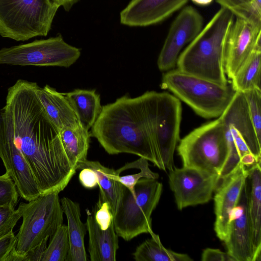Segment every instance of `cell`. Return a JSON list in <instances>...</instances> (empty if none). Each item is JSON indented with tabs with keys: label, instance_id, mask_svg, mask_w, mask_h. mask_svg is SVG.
<instances>
[{
	"label": "cell",
	"instance_id": "cell-37",
	"mask_svg": "<svg viewBox=\"0 0 261 261\" xmlns=\"http://www.w3.org/2000/svg\"><path fill=\"white\" fill-rule=\"evenodd\" d=\"M82 185L87 189H93L98 186L97 176L95 172L91 168L82 169L79 175Z\"/></svg>",
	"mask_w": 261,
	"mask_h": 261
},
{
	"label": "cell",
	"instance_id": "cell-5",
	"mask_svg": "<svg viewBox=\"0 0 261 261\" xmlns=\"http://www.w3.org/2000/svg\"><path fill=\"white\" fill-rule=\"evenodd\" d=\"M162 87L207 119L219 117L236 93L231 84L222 85L178 69L164 74Z\"/></svg>",
	"mask_w": 261,
	"mask_h": 261
},
{
	"label": "cell",
	"instance_id": "cell-27",
	"mask_svg": "<svg viewBox=\"0 0 261 261\" xmlns=\"http://www.w3.org/2000/svg\"><path fill=\"white\" fill-rule=\"evenodd\" d=\"M151 238L145 240L136 249L133 253L136 261H192L187 254L175 252L165 248L159 236L153 232L150 234Z\"/></svg>",
	"mask_w": 261,
	"mask_h": 261
},
{
	"label": "cell",
	"instance_id": "cell-12",
	"mask_svg": "<svg viewBox=\"0 0 261 261\" xmlns=\"http://www.w3.org/2000/svg\"><path fill=\"white\" fill-rule=\"evenodd\" d=\"M169 182L178 210L209 202L220 184L219 176L196 169L174 167Z\"/></svg>",
	"mask_w": 261,
	"mask_h": 261
},
{
	"label": "cell",
	"instance_id": "cell-2",
	"mask_svg": "<svg viewBox=\"0 0 261 261\" xmlns=\"http://www.w3.org/2000/svg\"><path fill=\"white\" fill-rule=\"evenodd\" d=\"M90 135L109 154H133L160 168L147 128L142 95L134 98L125 95L103 106Z\"/></svg>",
	"mask_w": 261,
	"mask_h": 261
},
{
	"label": "cell",
	"instance_id": "cell-7",
	"mask_svg": "<svg viewBox=\"0 0 261 261\" xmlns=\"http://www.w3.org/2000/svg\"><path fill=\"white\" fill-rule=\"evenodd\" d=\"M162 190V184L153 178L140 179L133 193L123 186L121 198L114 215V228L118 237L128 241L141 234L153 232L151 216Z\"/></svg>",
	"mask_w": 261,
	"mask_h": 261
},
{
	"label": "cell",
	"instance_id": "cell-16",
	"mask_svg": "<svg viewBox=\"0 0 261 261\" xmlns=\"http://www.w3.org/2000/svg\"><path fill=\"white\" fill-rule=\"evenodd\" d=\"M261 26L238 18L227 40L224 59L226 75L232 79L255 47L261 48Z\"/></svg>",
	"mask_w": 261,
	"mask_h": 261
},
{
	"label": "cell",
	"instance_id": "cell-24",
	"mask_svg": "<svg viewBox=\"0 0 261 261\" xmlns=\"http://www.w3.org/2000/svg\"><path fill=\"white\" fill-rule=\"evenodd\" d=\"M63 94L71 105L82 124L88 130L91 128L102 107L100 95L96 90L76 89Z\"/></svg>",
	"mask_w": 261,
	"mask_h": 261
},
{
	"label": "cell",
	"instance_id": "cell-3",
	"mask_svg": "<svg viewBox=\"0 0 261 261\" xmlns=\"http://www.w3.org/2000/svg\"><path fill=\"white\" fill-rule=\"evenodd\" d=\"M234 18L231 12L221 7L180 53L177 69L222 85H227L224 59Z\"/></svg>",
	"mask_w": 261,
	"mask_h": 261
},
{
	"label": "cell",
	"instance_id": "cell-14",
	"mask_svg": "<svg viewBox=\"0 0 261 261\" xmlns=\"http://www.w3.org/2000/svg\"><path fill=\"white\" fill-rule=\"evenodd\" d=\"M248 174V168L240 163L230 175L220 181L215 190L214 229L217 236L223 242L227 238L231 216L239 202Z\"/></svg>",
	"mask_w": 261,
	"mask_h": 261
},
{
	"label": "cell",
	"instance_id": "cell-25",
	"mask_svg": "<svg viewBox=\"0 0 261 261\" xmlns=\"http://www.w3.org/2000/svg\"><path fill=\"white\" fill-rule=\"evenodd\" d=\"M60 135L67 156L76 169L79 163L87 160L90 133L81 125L75 128H63L60 130Z\"/></svg>",
	"mask_w": 261,
	"mask_h": 261
},
{
	"label": "cell",
	"instance_id": "cell-22",
	"mask_svg": "<svg viewBox=\"0 0 261 261\" xmlns=\"http://www.w3.org/2000/svg\"><path fill=\"white\" fill-rule=\"evenodd\" d=\"M248 211L254 249L253 261L261 257V167L260 162L248 169Z\"/></svg>",
	"mask_w": 261,
	"mask_h": 261
},
{
	"label": "cell",
	"instance_id": "cell-4",
	"mask_svg": "<svg viewBox=\"0 0 261 261\" xmlns=\"http://www.w3.org/2000/svg\"><path fill=\"white\" fill-rule=\"evenodd\" d=\"M148 133L160 169L174 167V153L179 141L181 105L167 92L147 91L142 94Z\"/></svg>",
	"mask_w": 261,
	"mask_h": 261
},
{
	"label": "cell",
	"instance_id": "cell-36",
	"mask_svg": "<svg viewBox=\"0 0 261 261\" xmlns=\"http://www.w3.org/2000/svg\"><path fill=\"white\" fill-rule=\"evenodd\" d=\"M202 261H236L228 252L218 249L206 248L202 253Z\"/></svg>",
	"mask_w": 261,
	"mask_h": 261
},
{
	"label": "cell",
	"instance_id": "cell-11",
	"mask_svg": "<svg viewBox=\"0 0 261 261\" xmlns=\"http://www.w3.org/2000/svg\"><path fill=\"white\" fill-rule=\"evenodd\" d=\"M0 158L21 197L29 201L41 194L24 156L14 142L11 116L6 106L0 109Z\"/></svg>",
	"mask_w": 261,
	"mask_h": 261
},
{
	"label": "cell",
	"instance_id": "cell-23",
	"mask_svg": "<svg viewBox=\"0 0 261 261\" xmlns=\"http://www.w3.org/2000/svg\"><path fill=\"white\" fill-rule=\"evenodd\" d=\"M84 168H91L95 172L100 191L99 200L109 204L114 216L119 204L123 189L116 170L107 167L98 161L87 159L76 166V169Z\"/></svg>",
	"mask_w": 261,
	"mask_h": 261
},
{
	"label": "cell",
	"instance_id": "cell-17",
	"mask_svg": "<svg viewBox=\"0 0 261 261\" xmlns=\"http://www.w3.org/2000/svg\"><path fill=\"white\" fill-rule=\"evenodd\" d=\"M189 0H131L120 13L121 24L144 27L162 22Z\"/></svg>",
	"mask_w": 261,
	"mask_h": 261
},
{
	"label": "cell",
	"instance_id": "cell-20",
	"mask_svg": "<svg viewBox=\"0 0 261 261\" xmlns=\"http://www.w3.org/2000/svg\"><path fill=\"white\" fill-rule=\"evenodd\" d=\"M86 226L89 234L88 251L91 261H115L119 248L118 236L114 223L106 230L101 229L93 215H87Z\"/></svg>",
	"mask_w": 261,
	"mask_h": 261
},
{
	"label": "cell",
	"instance_id": "cell-40",
	"mask_svg": "<svg viewBox=\"0 0 261 261\" xmlns=\"http://www.w3.org/2000/svg\"><path fill=\"white\" fill-rule=\"evenodd\" d=\"M192 2L196 5L205 6L210 5L213 0H191Z\"/></svg>",
	"mask_w": 261,
	"mask_h": 261
},
{
	"label": "cell",
	"instance_id": "cell-1",
	"mask_svg": "<svg viewBox=\"0 0 261 261\" xmlns=\"http://www.w3.org/2000/svg\"><path fill=\"white\" fill-rule=\"evenodd\" d=\"M37 85L18 80L8 89L5 106L11 116L14 142L24 156L40 193H60L76 169L64 148L60 130L36 95Z\"/></svg>",
	"mask_w": 261,
	"mask_h": 261
},
{
	"label": "cell",
	"instance_id": "cell-6",
	"mask_svg": "<svg viewBox=\"0 0 261 261\" xmlns=\"http://www.w3.org/2000/svg\"><path fill=\"white\" fill-rule=\"evenodd\" d=\"M58 192L41 194L18 207L22 222L16 237V246L8 261H23L26 253L51 237L63 224V212Z\"/></svg>",
	"mask_w": 261,
	"mask_h": 261
},
{
	"label": "cell",
	"instance_id": "cell-31",
	"mask_svg": "<svg viewBox=\"0 0 261 261\" xmlns=\"http://www.w3.org/2000/svg\"><path fill=\"white\" fill-rule=\"evenodd\" d=\"M242 93L257 139L261 142V89H252Z\"/></svg>",
	"mask_w": 261,
	"mask_h": 261
},
{
	"label": "cell",
	"instance_id": "cell-35",
	"mask_svg": "<svg viewBox=\"0 0 261 261\" xmlns=\"http://www.w3.org/2000/svg\"><path fill=\"white\" fill-rule=\"evenodd\" d=\"M16 246V237L13 231L0 239V261H7Z\"/></svg>",
	"mask_w": 261,
	"mask_h": 261
},
{
	"label": "cell",
	"instance_id": "cell-21",
	"mask_svg": "<svg viewBox=\"0 0 261 261\" xmlns=\"http://www.w3.org/2000/svg\"><path fill=\"white\" fill-rule=\"evenodd\" d=\"M60 202L67 220L69 249L66 261H87L84 238L87 229L81 219L80 204L66 197L62 198Z\"/></svg>",
	"mask_w": 261,
	"mask_h": 261
},
{
	"label": "cell",
	"instance_id": "cell-15",
	"mask_svg": "<svg viewBox=\"0 0 261 261\" xmlns=\"http://www.w3.org/2000/svg\"><path fill=\"white\" fill-rule=\"evenodd\" d=\"M224 243L227 252L236 261H253L254 249L248 211L247 180L244 185L239 202L231 214L229 231Z\"/></svg>",
	"mask_w": 261,
	"mask_h": 261
},
{
	"label": "cell",
	"instance_id": "cell-18",
	"mask_svg": "<svg viewBox=\"0 0 261 261\" xmlns=\"http://www.w3.org/2000/svg\"><path fill=\"white\" fill-rule=\"evenodd\" d=\"M219 118L223 124L239 131L256 160L260 161L261 142L256 135L243 93L236 91L232 101Z\"/></svg>",
	"mask_w": 261,
	"mask_h": 261
},
{
	"label": "cell",
	"instance_id": "cell-19",
	"mask_svg": "<svg viewBox=\"0 0 261 261\" xmlns=\"http://www.w3.org/2000/svg\"><path fill=\"white\" fill-rule=\"evenodd\" d=\"M35 92L48 117L59 130L66 127L75 128L82 125L63 93L58 92L48 85L40 87L38 84Z\"/></svg>",
	"mask_w": 261,
	"mask_h": 261
},
{
	"label": "cell",
	"instance_id": "cell-32",
	"mask_svg": "<svg viewBox=\"0 0 261 261\" xmlns=\"http://www.w3.org/2000/svg\"><path fill=\"white\" fill-rule=\"evenodd\" d=\"M16 187L7 172L0 175V207L15 208L18 201Z\"/></svg>",
	"mask_w": 261,
	"mask_h": 261
},
{
	"label": "cell",
	"instance_id": "cell-29",
	"mask_svg": "<svg viewBox=\"0 0 261 261\" xmlns=\"http://www.w3.org/2000/svg\"><path fill=\"white\" fill-rule=\"evenodd\" d=\"M69 249L67 226L61 224L58 226L47 246L41 261H66Z\"/></svg>",
	"mask_w": 261,
	"mask_h": 261
},
{
	"label": "cell",
	"instance_id": "cell-8",
	"mask_svg": "<svg viewBox=\"0 0 261 261\" xmlns=\"http://www.w3.org/2000/svg\"><path fill=\"white\" fill-rule=\"evenodd\" d=\"M59 7L50 0H0V35L16 41L46 36Z\"/></svg>",
	"mask_w": 261,
	"mask_h": 261
},
{
	"label": "cell",
	"instance_id": "cell-9",
	"mask_svg": "<svg viewBox=\"0 0 261 261\" xmlns=\"http://www.w3.org/2000/svg\"><path fill=\"white\" fill-rule=\"evenodd\" d=\"M177 152L184 167L219 176L228 155L222 121L218 118L192 130L180 140Z\"/></svg>",
	"mask_w": 261,
	"mask_h": 261
},
{
	"label": "cell",
	"instance_id": "cell-26",
	"mask_svg": "<svg viewBox=\"0 0 261 261\" xmlns=\"http://www.w3.org/2000/svg\"><path fill=\"white\" fill-rule=\"evenodd\" d=\"M260 72L261 49L255 48L231 79L233 88L241 92L260 89Z\"/></svg>",
	"mask_w": 261,
	"mask_h": 261
},
{
	"label": "cell",
	"instance_id": "cell-38",
	"mask_svg": "<svg viewBox=\"0 0 261 261\" xmlns=\"http://www.w3.org/2000/svg\"><path fill=\"white\" fill-rule=\"evenodd\" d=\"M48 238L44 239L41 243L29 250L25 255L23 261H41L42 257L47 247Z\"/></svg>",
	"mask_w": 261,
	"mask_h": 261
},
{
	"label": "cell",
	"instance_id": "cell-13",
	"mask_svg": "<svg viewBox=\"0 0 261 261\" xmlns=\"http://www.w3.org/2000/svg\"><path fill=\"white\" fill-rule=\"evenodd\" d=\"M203 19L193 7H184L172 22L158 59L161 71L173 68L181 50L190 43L203 28Z\"/></svg>",
	"mask_w": 261,
	"mask_h": 261
},
{
	"label": "cell",
	"instance_id": "cell-30",
	"mask_svg": "<svg viewBox=\"0 0 261 261\" xmlns=\"http://www.w3.org/2000/svg\"><path fill=\"white\" fill-rule=\"evenodd\" d=\"M135 168L140 169V172L134 174L119 175V181L132 193L134 192V187L137 181L142 178L158 179L159 174L153 172L149 167L148 161L140 157L138 160L127 163L123 166L117 170L119 173L130 168Z\"/></svg>",
	"mask_w": 261,
	"mask_h": 261
},
{
	"label": "cell",
	"instance_id": "cell-34",
	"mask_svg": "<svg viewBox=\"0 0 261 261\" xmlns=\"http://www.w3.org/2000/svg\"><path fill=\"white\" fill-rule=\"evenodd\" d=\"M93 217L102 230L107 229L113 223L114 216L109 204L106 201H98Z\"/></svg>",
	"mask_w": 261,
	"mask_h": 261
},
{
	"label": "cell",
	"instance_id": "cell-39",
	"mask_svg": "<svg viewBox=\"0 0 261 261\" xmlns=\"http://www.w3.org/2000/svg\"><path fill=\"white\" fill-rule=\"evenodd\" d=\"M53 3L62 7L64 9L68 12L72 8L74 5L76 4L80 0H50Z\"/></svg>",
	"mask_w": 261,
	"mask_h": 261
},
{
	"label": "cell",
	"instance_id": "cell-33",
	"mask_svg": "<svg viewBox=\"0 0 261 261\" xmlns=\"http://www.w3.org/2000/svg\"><path fill=\"white\" fill-rule=\"evenodd\" d=\"M21 217L18 208L15 210L10 206L0 207V239L13 231Z\"/></svg>",
	"mask_w": 261,
	"mask_h": 261
},
{
	"label": "cell",
	"instance_id": "cell-10",
	"mask_svg": "<svg viewBox=\"0 0 261 261\" xmlns=\"http://www.w3.org/2000/svg\"><path fill=\"white\" fill-rule=\"evenodd\" d=\"M81 49L58 36L0 49V64L69 67L80 57Z\"/></svg>",
	"mask_w": 261,
	"mask_h": 261
},
{
	"label": "cell",
	"instance_id": "cell-28",
	"mask_svg": "<svg viewBox=\"0 0 261 261\" xmlns=\"http://www.w3.org/2000/svg\"><path fill=\"white\" fill-rule=\"evenodd\" d=\"M234 16L261 26V0H216Z\"/></svg>",
	"mask_w": 261,
	"mask_h": 261
}]
</instances>
